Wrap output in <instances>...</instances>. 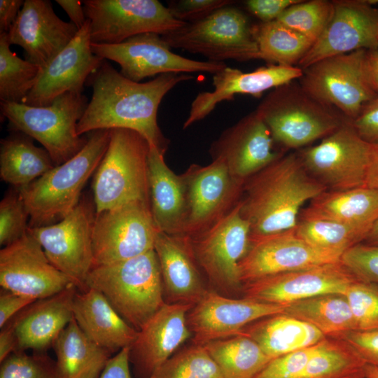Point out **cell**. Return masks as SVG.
Masks as SVG:
<instances>
[{
    "label": "cell",
    "mask_w": 378,
    "mask_h": 378,
    "mask_svg": "<svg viewBox=\"0 0 378 378\" xmlns=\"http://www.w3.org/2000/svg\"><path fill=\"white\" fill-rule=\"evenodd\" d=\"M332 10V1L300 0L288 7L276 20L315 43L327 27Z\"/></svg>",
    "instance_id": "42"
},
{
    "label": "cell",
    "mask_w": 378,
    "mask_h": 378,
    "mask_svg": "<svg viewBox=\"0 0 378 378\" xmlns=\"http://www.w3.org/2000/svg\"><path fill=\"white\" fill-rule=\"evenodd\" d=\"M317 344L272 359L254 378H296L305 368Z\"/></svg>",
    "instance_id": "47"
},
{
    "label": "cell",
    "mask_w": 378,
    "mask_h": 378,
    "mask_svg": "<svg viewBox=\"0 0 378 378\" xmlns=\"http://www.w3.org/2000/svg\"><path fill=\"white\" fill-rule=\"evenodd\" d=\"M154 251L169 298L175 303L194 306L207 290L188 236L156 233Z\"/></svg>",
    "instance_id": "27"
},
{
    "label": "cell",
    "mask_w": 378,
    "mask_h": 378,
    "mask_svg": "<svg viewBox=\"0 0 378 378\" xmlns=\"http://www.w3.org/2000/svg\"><path fill=\"white\" fill-rule=\"evenodd\" d=\"M0 285L5 290L35 300L77 287L71 278L52 265L29 232L0 251Z\"/></svg>",
    "instance_id": "17"
},
{
    "label": "cell",
    "mask_w": 378,
    "mask_h": 378,
    "mask_svg": "<svg viewBox=\"0 0 378 378\" xmlns=\"http://www.w3.org/2000/svg\"><path fill=\"white\" fill-rule=\"evenodd\" d=\"M239 334L253 340L272 359L314 346L327 337L314 326L285 313L256 321Z\"/></svg>",
    "instance_id": "32"
},
{
    "label": "cell",
    "mask_w": 378,
    "mask_h": 378,
    "mask_svg": "<svg viewBox=\"0 0 378 378\" xmlns=\"http://www.w3.org/2000/svg\"><path fill=\"white\" fill-rule=\"evenodd\" d=\"M256 110L224 130L210 147L214 159L222 160L232 176L244 182L284 154Z\"/></svg>",
    "instance_id": "21"
},
{
    "label": "cell",
    "mask_w": 378,
    "mask_h": 378,
    "mask_svg": "<svg viewBox=\"0 0 378 378\" xmlns=\"http://www.w3.org/2000/svg\"><path fill=\"white\" fill-rule=\"evenodd\" d=\"M365 374L366 378H378V368L367 364Z\"/></svg>",
    "instance_id": "60"
},
{
    "label": "cell",
    "mask_w": 378,
    "mask_h": 378,
    "mask_svg": "<svg viewBox=\"0 0 378 378\" xmlns=\"http://www.w3.org/2000/svg\"><path fill=\"white\" fill-rule=\"evenodd\" d=\"M326 190L307 172L298 152L283 155L244 183L240 210L251 237L294 229L302 206Z\"/></svg>",
    "instance_id": "2"
},
{
    "label": "cell",
    "mask_w": 378,
    "mask_h": 378,
    "mask_svg": "<svg viewBox=\"0 0 378 378\" xmlns=\"http://www.w3.org/2000/svg\"><path fill=\"white\" fill-rule=\"evenodd\" d=\"M365 378H366V377H365Z\"/></svg>",
    "instance_id": "61"
},
{
    "label": "cell",
    "mask_w": 378,
    "mask_h": 378,
    "mask_svg": "<svg viewBox=\"0 0 378 378\" xmlns=\"http://www.w3.org/2000/svg\"><path fill=\"white\" fill-rule=\"evenodd\" d=\"M192 78L183 73H167L150 81L135 82L104 59L87 80L92 94L77 124V134L83 136L97 130L128 129L139 133L150 145L165 153L168 141L157 122L159 106L176 85Z\"/></svg>",
    "instance_id": "1"
},
{
    "label": "cell",
    "mask_w": 378,
    "mask_h": 378,
    "mask_svg": "<svg viewBox=\"0 0 378 378\" xmlns=\"http://www.w3.org/2000/svg\"><path fill=\"white\" fill-rule=\"evenodd\" d=\"M148 378H224L204 345L186 347L172 355Z\"/></svg>",
    "instance_id": "41"
},
{
    "label": "cell",
    "mask_w": 378,
    "mask_h": 378,
    "mask_svg": "<svg viewBox=\"0 0 378 378\" xmlns=\"http://www.w3.org/2000/svg\"><path fill=\"white\" fill-rule=\"evenodd\" d=\"M372 148L346 120L319 144L298 153L307 172L328 190H344L365 186Z\"/></svg>",
    "instance_id": "9"
},
{
    "label": "cell",
    "mask_w": 378,
    "mask_h": 378,
    "mask_svg": "<svg viewBox=\"0 0 378 378\" xmlns=\"http://www.w3.org/2000/svg\"><path fill=\"white\" fill-rule=\"evenodd\" d=\"M341 255L317 249L300 238L295 228L252 237L239 262L242 284L284 272L309 269L340 261Z\"/></svg>",
    "instance_id": "19"
},
{
    "label": "cell",
    "mask_w": 378,
    "mask_h": 378,
    "mask_svg": "<svg viewBox=\"0 0 378 378\" xmlns=\"http://www.w3.org/2000/svg\"><path fill=\"white\" fill-rule=\"evenodd\" d=\"M365 51L319 60L303 70L299 83L312 97L352 120L364 104L377 96L365 76Z\"/></svg>",
    "instance_id": "10"
},
{
    "label": "cell",
    "mask_w": 378,
    "mask_h": 378,
    "mask_svg": "<svg viewBox=\"0 0 378 378\" xmlns=\"http://www.w3.org/2000/svg\"><path fill=\"white\" fill-rule=\"evenodd\" d=\"M90 21L80 29L71 41L41 69L38 79L23 101L32 106H47L65 92L82 93L88 77L104 59L91 48Z\"/></svg>",
    "instance_id": "23"
},
{
    "label": "cell",
    "mask_w": 378,
    "mask_h": 378,
    "mask_svg": "<svg viewBox=\"0 0 378 378\" xmlns=\"http://www.w3.org/2000/svg\"><path fill=\"white\" fill-rule=\"evenodd\" d=\"M88 104L82 93L68 92L47 106L1 103V111L13 131L38 141L57 166L77 154L88 141V136H78L76 132Z\"/></svg>",
    "instance_id": "7"
},
{
    "label": "cell",
    "mask_w": 378,
    "mask_h": 378,
    "mask_svg": "<svg viewBox=\"0 0 378 378\" xmlns=\"http://www.w3.org/2000/svg\"><path fill=\"white\" fill-rule=\"evenodd\" d=\"M6 33L0 34L1 103H22L36 83L41 68L10 49Z\"/></svg>",
    "instance_id": "40"
},
{
    "label": "cell",
    "mask_w": 378,
    "mask_h": 378,
    "mask_svg": "<svg viewBox=\"0 0 378 378\" xmlns=\"http://www.w3.org/2000/svg\"><path fill=\"white\" fill-rule=\"evenodd\" d=\"M298 218L337 221L369 233L378 218V190L367 186L344 190H327L309 201Z\"/></svg>",
    "instance_id": "31"
},
{
    "label": "cell",
    "mask_w": 378,
    "mask_h": 378,
    "mask_svg": "<svg viewBox=\"0 0 378 378\" xmlns=\"http://www.w3.org/2000/svg\"><path fill=\"white\" fill-rule=\"evenodd\" d=\"M110 134L106 129L88 133V141L77 154L19 189L29 215V227L57 223L78 205L83 187L106 151Z\"/></svg>",
    "instance_id": "3"
},
{
    "label": "cell",
    "mask_w": 378,
    "mask_h": 378,
    "mask_svg": "<svg viewBox=\"0 0 378 378\" xmlns=\"http://www.w3.org/2000/svg\"><path fill=\"white\" fill-rule=\"evenodd\" d=\"M364 241L369 244H378V218L374 223Z\"/></svg>",
    "instance_id": "59"
},
{
    "label": "cell",
    "mask_w": 378,
    "mask_h": 378,
    "mask_svg": "<svg viewBox=\"0 0 378 378\" xmlns=\"http://www.w3.org/2000/svg\"><path fill=\"white\" fill-rule=\"evenodd\" d=\"M85 285L86 290L101 292L136 330L165 304L160 267L154 249L126 260L93 267Z\"/></svg>",
    "instance_id": "4"
},
{
    "label": "cell",
    "mask_w": 378,
    "mask_h": 378,
    "mask_svg": "<svg viewBox=\"0 0 378 378\" xmlns=\"http://www.w3.org/2000/svg\"><path fill=\"white\" fill-rule=\"evenodd\" d=\"M367 363L345 341L326 337L296 378H365Z\"/></svg>",
    "instance_id": "38"
},
{
    "label": "cell",
    "mask_w": 378,
    "mask_h": 378,
    "mask_svg": "<svg viewBox=\"0 0 378 378\" xmlns=\"http://www.w3.org/2000/svg\"><path fill=\"white\" fill-rule=\"evenodd\" d=\"M364 70L370 87L378 95V47L366 50Z\"/></svg>",
    "instance_id": "55"
},
{
    "label": "cell",
    "mask_w": 378,
    "mask_h": 378,
    "mask_svg": "<svg viewBox=\"0 0 378 378\" xmlns=\"http://www.w3.org/2000/svg\"><path fill=\"white\" fill-rule=\"evenodd\" d=\"M300 0H247L244 5L247 10L261 22L276 20L288 7Z\"/></svg>",
    "instance_id": "51"
},
{
    "label": "cell",
    "mask_w": 378,
    "mask_h": 378,
    "mask_svg": "<svg viewBox=\"0 0 378 378\" xmlns=\"http://www.w3.org/2000/svg\"><path fill=\"white\" fill-rule=\"evenodd\" d=\"M164 155L150 145L148 178L153 220L160 232L173 236H186V184L182 175H176L167 165Z\"/></svg>",
    "instance_id": "29"
},
{
    "label": "cell",
    "mask_w": 378,
    "mask_h": 378,
    "mask_svg": "<svg viewBox=\"0 0 378 378\" xmlns=\"http://www.w3.org/2000/svg\"><path fill=\"white\" fill-rule=\"evenodd\" d=\"M356 279L340 261L271 275L244 285L246 298L287 305L323 294L344 295Z\"/></svg>",
    "instance_id": "22"
},
{
    "label": "cell",
    "mask_w": 378,
    "mask_h": 378,
    "mask_svg": "<svg viewBox=\"0 0 378 378\" xmlns=\"http://www.w3.org/2000/svg\"><path fill=\"white\" fill-rule=\"evenodd\" d=\"M231 0H178L168 3L173 16L182 22L192 23L200 21L218 9L232 5Z\"/></svg>",
    "instance_id": "48"
},
{
    "label": "cell",
    "mask_w": 378,
    "mask_h": 378,
    "mask_svg": "<svg viewBox=\"0 0 378 378\" xmlns=\"http://www.w3.org/2000/svg\"><path fill=\"white\" fill-rule=\"evenodd\" d=\"M29 215L20 190L10 191L0 203V244L6 246L28 232Z\"/></svg>",
    "instance_id": "44"
},
{
    "label": "cell",
    "mask_w": 378,
    "mask_h": 378,
    "mask_svg": "<svg viewBox=\"0 0 378 378\" xmlns=\"http://www.w3.org/2000/svg\"><path fill=\"white\" fill-rule=\"evenodd\" d=\"M275 143L286 148L302 149L323 139L347 120L337 111L318 102L294 81L274 88L255 109Z\"/></svg>",
    "instance_id": "6"
},
{
    "label": "cell",
    "mask_w": 378,
    "mask_h": 378,
    "mask_svg": "<svg viewBox=\"0 0 378 378\" xmlns=\"http://www.w3.org/2000/svg\"><path fill=\"white\" fill-rule=\"evenodd\" d=\"M350 121L363 140L378 144V95L365 104L358 115Z\"/></svg>",
    "instance_id": "50"
},
{
    "label": "cell",
    "mask_w": 378,
    "mask_h": 378,
    "mask_svg": "<svg viewBox=\"0 0 378 378\" xmlns=\"http://www.w3.org/2000/svg\"><path fill=\"white\" fill-rule=\"evenodd\" d=\"M52 346L59 378H99L111 358L108 351L83 332L74 317Z\"/></svg>",
    "instance_id": "33"
},
{
    "label": "cell",
    "mask_w": 378,
    "mask_h": 378,
    "mask_svg": "<svg viewBox=\"0 0 378 378\" xmlns=\"http://www.w3.org/2000/svg\"><path fill=\"white\" fill-rule=\"evenodd\" d=\"M73 313L83 332L110 354L131 347L136 339L138 330L128 324L96 289L76 293Z\"/></svg>",
    "instance_id": "30"
},
{
    "label": "cell",
    "mask_w": 378,
    "mask_h": 378,
    "mask_svg": "<svg viewBox=\"0 0 378 378\" xmlns=\"http://www.w3.org/2000/svg\"><path fill=\"white\" fill-rule=\"evenodd\" d=\"M356 325V330L378 329V285L356 279L344 294Z\"/></svg>",
    "instance_id": "43"
},
{
    "label": "cell",
    "mask_w": 378,
    "mask_h": 378,
    "mask_svg": "<svg viewBox=\"0 0 378 378\" xmlns=\"http://www.w3.org/2000/svg\"><path fill=\"white\" fill-rule=\"evenodd\" d=\"M258 48V59L269 64L297 66L313 42L277 20L252 25Z\"/></svg>",
    "instance_id": "37"
},
{
    "label": "cell",
    "mask_w": 378,
    "mask_h": 378,
    "mask_svg": "<svg viewBox=\"0 0 378 378\" xmlns=\"http://www.w3.org/2000/svg\"><path fill=\"white\" fill-rule=\"evenodd\" d=\"M286 305L242 298L232 299L206 290L187 316L194 344L204 345L239 335L248 325L284 313Z\"/></svg>",
    "instance_id": "20"
},
{
    "label": "cell",
    "mask_w": 378,
    "mask_h": 378,
    "mask_svg": "<svg viewBox=\"0 0 378 378\" xmlns=\"http://www.w3.org/2000/svg\"><path fill=\"white\" fill-rule=\"evenodd\" d=\"M337 338L347 342L367 364L378 368V329L352 330Z\"/></svg>",
    "instance_id": "49"
},
{
    "label": "cell",
    "mask_w": 378,
    "mask_h": 378,
    "mask_svg": "<svg viewBox=\"0 0 378 378\" xmlns=\"http://www.w3.org/2000/svg\"><path fill=\"white\" fill-rule=\"evenodd\" d=\"M72 22L59 18L49 0H25L7 33L10 45L24 51L26 59L41 69L58 55L78 31Z\"/></svg>",
    "instance_id": "24"
},
{
    "label": "cell",
    "mask_w": 378,
    "mask_h": 378,
    "mask_svg": "<svg viewBox=\"0 0 378 378\" xmlns=\"http://www.w3.org/2000/svg\"><path fill=\"white\" fill-rule=\"evenodd\" d=\"M150 144L139 133L111 130L106 151L95 171L92 188L96 213L134 202H148Z\"/></svg>",
    "instance_id": "5"
},
{
    "label": "cell",
    "mask_w": 378,
    "mask_h": 378,
    "mask_svg": "<svg viewBox=\"0 0 378 378\" xmlns=\"http://www.w3.org/2000/svg\"><path fill=\"white\" fill-rule=\"evenodd\" d=\"M90 21V39L95 44H117L144 33L161 36L186 22L176 19L157 0L82 1Z\"/></svg>",
    "instance_id": "11"
},
{
    "label": "cell",
    "mask_w": 378,
    "mask_h": 378,
    "mask_svg": "<svg viewBox=\"0 0 378 378\" xmlns=\"http://www.w3.org/2000/svg\"><path fill=\"white\" fill-rule=\"evenodd\" d=\"M95 214L94 204L84 198L59 222L28 229L52 265L71 278L82 291L86 290L85 280L93 267L92 232Z\"/></svg>",
    "instance_id": "14"
},
{
    "label": "cell",
    "mask_w": 378,
    "mask_h": 378,
    "mask_svg": "<svg viewBox=\"0 0 378 378\" xmlns=\"http://www.w3.org/2000/svg\"><path fill=\"white\" fill-rule=\"evenodd\" d=\"M340 262L358 279L378 285V244H358L342 253Z\"/></svg>",
    "instance_id": "46"
},
{
    "label": "cell",
    "mask_w": 378,
    "mask_h": 378,
    "mask_svg": "<svg viewBox=\"0 0 378 378\" xmlns=\"http://www.w3.org/2000/svg\"><path fill=\"white\" fill-rule=\"evenodd\" d=\"M365 186L378 190V144H373Z\"/></svg>",
    "instance_id": "58"
},
{
    "label": "cell",
    "mask_w": 378,
    "mask_h": 378,
    "mask_svg": "<svg viewBox=\"0 0 378 378\" xmlns=\"http://www.w3.org/2000/svg\"><path fill=\"white\" fill-rule=\"evenodd\" d=\"M204 346L224 378H254L272 360L253 340L242 334Z\"/></svg>",
    "instance_id": "36"
},
{
    "label": "cell",
    "mask_w": 378,
    "mask_h": 378,
    "mask_svg": "<svg viewBox=\"0 0 378 378\" xmlns=\"http://www.w3.org/2000/svg\"><path fill=\"white\" fill-rule=\"evenodd\" d=\"M78 29H81L87 21L83 2L78 0H56Z\"/></svg>",
    "instance_id": "56"
},
{
    "label": "cell",
    "mask_w": 378,
    "mask_h": 378,
    "mask_svg": "<svg viewBox=\"0 0 378 378\" xmlns=\"http://www.w3.org/2000/svg\"><path fill=\"white\" fill-rule=\"evenodd\" d=\"M130 349L126 347L111 358L99 378H132L130 366Z\"/></svg>",
    "instance_id": "53"
},
{
    "label": "cell",
    "mask_w": 378,
    "mask_h": 378,
    "mask_svg": "<svg viewBox=\"0 0 378 378\" xmlns=\"http://www.w3.org/2000/svg\"><path fill=\"white\" fill-rule=\"evenodd\" d=\"M17 340L11 325L3 328L0 333V362L16 350Z\"/></svg>",
    "instance_id": "57"
},
{
    "label": "cell",
    "mask_w": 378,
    "mask_h": 378,
    "mask_svg": "<svg viewBox=\"0 0 378 378\" xmlns=\"http://www.w3.org/2000/svg\"><path fill=\"white\" fill-rule=\"evenodd\" d=\"M182 176L186 189V236L192 237L210 227L242 195L244 183L232 176L219 158L206 166L192 164Z\"/></svg>",
    "instance_id": "16"
},
{
    "label": "cell",
    "mask_w": 378,
    "mask_h": 378,
    "mask_svg": "<svg viewBox=\"0 0 378 378\" xmlns=\"http://www.w3.org/2000/svg\"><path fill=\"white\" fill-rule=\"evenodd\" d=\"M251 27L246 15L230 5L200 21L186 23L162 38L170 48L202 55L209 61H248L258 59Z\"/></svg>",
    "instance_id": "8"
},
{
    "label": "cell",
    "mask_w": 378,
    "mask_h": 378,
    "mask_svg": "<svg viewBox=\"0 0 378 378\" xmlns=\"http://www.w3.org/2000/svg\"><path fill=\"white\" fill-rule=\"evenodd\" d=\"M158 231L148 202H134L96 213L92 232L93 267L153 250Z\"/></svg>",
    "instance_id": "12"
},
{
    "label": "cell",
    "mask_w": 378,
    "mask_h": 378,
    "mask_svg": "<svg viewBox=\"0 0 378 378\" xmlns=\"http://www.w3.org/2000/svg\"><path fill=\"white\" fill-rule=\"evenodd\" d=\"M284 313L307 322L327 337H337L356 325L348 300L343 294H323L290 303Z\"/></svg>",
    "instance_id": "35"
},
{
    "label": "cell",
    "mask_w": 378,
    "mask_h": 378,
    "mask_svg": "<svg viewBox=\"0 0 378 378\" xmlns=\"http://www.w3.org/2000/svg\"><path fill=\"white\" fill-rule=\"evenodd\" d=\"M325 30L298 64L304 70L324 58L378 47V6L370 1H332Z\"/></svg>",
    "instance_id": "18"
},
{
    "label": "cell",
    "mask_w": 378,
    "mask_h": 378,
    "mask_svg": "<svg viewBox=\"0 0 378 378\" xmlns=\"http://www.w3.org/2000/svg\"><path fill=\"white\" fill-rule=\"evenodd\" d=\"M78 288L72 286L52 296L38 300L13 320L15 351H42L54 342L74 318L73 302Z\"/></svg>",
    "instance_id": "28"
},
{
    "label": "cell",
    "mask_w": 378,
    "mask_h": 378,
    "mask_svg": "<svg viewBox=\"0 0 378 378\" xmlns=\"http://www.w3.org/2000/svg\"><path fill=\"white\" fill-rule=\"evenodd\" d=\"M22 0L0 1V34L8 33L24 4Z\"/></svg>",
    "instance_id": "54"
},
{
    "label": "cell",
    "mask_w": 378,
    "mask_h": 378,
    "mask_svg": "<svg viewBox=\"0 0 378 378\" xmlns=\"http://www.w3.org/2000/svg\"><path fill=\"white\" fill-rule=\"evenodd\" d=\"M240 209L239 201L210 227L189 237L200 269L222 289H237L243 285L239 265L249 248L251 229Z\"/></svg>",
    "instance_id": "13"
},
{
    "label": "cell",
    "mask_w": 378,
    "mask_h": 378,
    "mask_svg": "<svg viewBox=\"0 0 378 378\" xmlns=\"http://www.w3.org/2000/svg\"><path fill=\"white\" fill-rule=\"evenodd\" d=\"M1 140L0 177L16 188H22L55 167L45 148L36 147L33 139L16 132Z\"/></svg>",
    "instance_id": "34"
},
{
    "label": "cell",
    "mask_w": 378,
    "mask_h": 378,
    "mask_svg": "<svg viewBox=\"0 0 378 378\" xmlns=\"http://www.w3.org/2000/svg\"><path fill=\"white\" fill-rule=\"evenodd\" d=\"M35 300L16 294L8 290L4 291L0 296V327L2 328L6 323L19 311L27 307L34 302Z\"/></svg>",
    "instance_id": "52"
},
{
    "label": "cell",
    "mask_w": 378,
    "mask_h": 378,
    "mask_svg": "<svg viewBox=\"0 0 378 378\" xmlns=\"http://www.w3.org/2000/svg\"><path fill=\"white\" fill-rule=\"evenodd\" d=\"M302 74L303 70L298 66L268 64L249 73L226 66L214 74L212 92H201L195 97L183 128L204 119L218 104L232 100L236 94L260 97L268 90L300 79Z\"/></svg>",
    "instance_id": "26"
},
{
    "label": "cell",
    "mask_w": 378,
    "mask_h": 378,
    "mask_svg": "<svg viewBox=\"0 0 378 378\" xmlns=\"http://www.w3.org/2000/svg\"><path fill=\"white\" fill-rule=\"evenodd\" d=\"M94 54L115 62L125 78L140 82L167 73L206 72L213 75L225 67V62L197 61L178 55L156 33L141 34L117 44L92 43Z\"/></svg>",
    "instance_id": "15"
},
{
    "label": "cell",
    "mask_w": 378,
    "mask_h": 378,
    "mask_svg": "<svg viewBox=\"0 0 378 378\" xmlns=\"http://www.w3.org/2000/svg\"><path fill=\"white\" fill-rule=\"evenodd\" d=\"M296 234L312 246L342 255L363 242L368 232L358 227L330 220L298 218Z\"/></svg>",
    "instance_id": "39"
},
{
    "label": "cell",
    "mask_w": 378,
    "mask_h": 378,
    "mask_svg": "<svg viewBox=\"0 0 378 378\" xmlns=\"http://www.w3.org/2000/svg\"><path fill=\"white\" fill-rule=\"evenodd\" d=\"M0 378H59L56 362L47 356L15 351L1 363Z\"/></svg>",
    "instance_id": "45"
},
{
    "label": "cell",
    "mask_w": 378,
    "mask_h": 378,
    "mask_svg": "<svg viewBox=\"0 0 378 378\" xmlns=\"http://www.w3.org/2000/svg\"><path fill=\"white\" fill-rule=\"evenodd\" d=\"M189 304L165 302L138 330L130 349V362L141 378H148L192 335Z\"/></svg>",
    "instance_id": "25"
}]
</instances>
